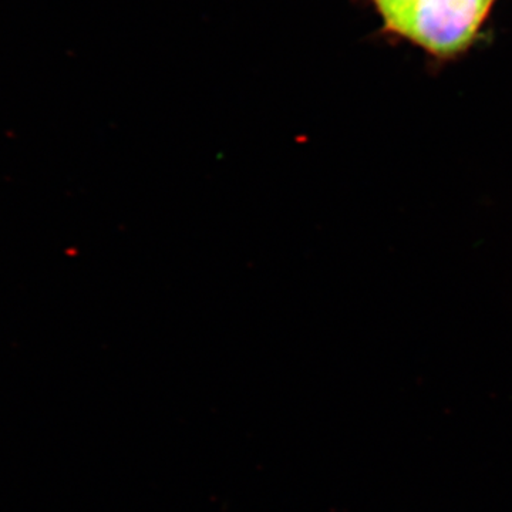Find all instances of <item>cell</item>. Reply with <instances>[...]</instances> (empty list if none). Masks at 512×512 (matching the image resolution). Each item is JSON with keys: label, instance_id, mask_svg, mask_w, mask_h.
I'll return each mask as SVG.
<instances>
[{"label": "cell", "instance_id": "1", "mask_svg": "<svg viewBox=\"0 0 512 512\" xmlns=\"http://www.w3.org/2000/svg\"><path fill=\"white\" fill-rule=\"evenodd\" d=\"M495 0H375L387 28L437 56L476 39Z\"/></svg>", "mask_w": 512, "mask_h": 512}]
</instances>
